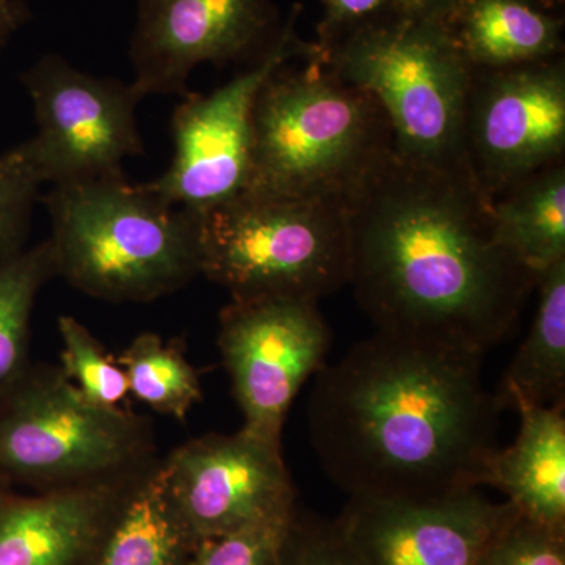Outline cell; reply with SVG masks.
I'll return each mask as SVG.
<instances>
[{"label": "cell", "instance_id": "cell-1", "mask_svg": "<svg viewBox=\"0 0 565 565\" xmlns=\"http://www.w3.org/2000/svg\"><path fill=\"white\" fill-rule=\"evenodd\" d=\"M351 278L375 332L486 355L537 277L498 243L475 181L396 154L349 200Z\"/></svg>", "mask_w": 565, "mask_h": 565}, {"label": "cell", "instance_id": "cell-2", "mask_svg": "<svg viewBox=\"0 0 565 565\" xmlns=\"http://www.w3.org/2000/svg\"><path fill=\"white\" fill-rule=\"evenodd\" d=\"M484 355L375 332L318 374L311 444L349 498L426 500L479 490L500 449Z\"/></svg>", "mask_w": 565, "mask_h": 565}, {"label": "cell", "instance_id": "cell-3", "mask_svg": "<svg viewBox=\"0 0 565 565\" xmlns=\"http://www.w3.org/2000/svg\"><path fill=\"white\" fill-rule=\"evenodd\" d=\"M291 63V62H289ZM274 71L252 111V177L245 192L348 204L393 154L384 110L349 84L322 51Z\"/></svg>", "mask_w": 565, "mask_h": 565}, {"label": "cell", "instance_id": "cell-4", "mask_svg": "<svg viewBox=\"0 0 565 565\" xmlns=\"http://www.w3.org/2000/svg\"><path fill=\"white\" fill-rule=\"evenodd\" d=\"M55 275L104 302H152L184 288L200 269L199 215L167 203L125 174L52 185Z\"/></svg>", "mask_w": 565, "mask_h": 565}, {"label": "cell", "instance_id": "cell-5", "mask_svg": "<svg viewBox=\"0 0 565 565\" xmlns=\"http://www.w3.org/2000/svg\"><path fill=\"white\" fill-rule=\"evenodd\" d=\"M321 50L338 76L382 107L397 158L476 182L465 132L475 70L445 21L422 10L388 11Z\"/></svg>", "mask_w": 565, "mask_h": 565}, {"label": "cell", "instance_id": "cell-6", "mask_svg": "<svg viewBox=\"0 0 565 565\" xmlns=\"http://www.w3.org/2000/svg\"><path fill=\"white\" fill-rule=\"evenodd\" d=\"M196 215L202 277L232 300L318 302L349 285L345 203L244 192Z\"/></svg>", "mask_w": 565, "mask_h": 565}, {"label": "cell", "instance_id": "cell-7", "mask_svg": "<svg viewBox=\"0 0 565 565\" xmlns=\"http://www.w3.org/2000/svg\"><path fill=\"white\" fill-rule=\"evenodd\" d=\"M156 460L148 419L88 403L58 366L29 367L0 396V484L35 492L98 484Z\"/></svg>", "mask_w": 565, "mask_h": 565}, {"label": "cell", "instance_id": "cell-8", "mask_svg": "<svg viewBox=\"0 0 565 565\" xmlns=\"http://www.w3.org/2000/svg\"><path fill=\"white\" fill-rule=\"evenodd\" d=\"M299 11L292 10L273 46L228 84L210 95L182 96L172 120V163L158 180L147 182L167 203L203 214L247 191L252 111L259 88L286 63L321 52L318 43L297 35Z\"/></svg>", "mask_w": 565, "mask_h": 565}, {"label": "cell", "instance_id": "cell-9", "mask_svg": "<svg viewBox=\"0 0 565 565\" xmlns=\"http://www.w3.org/2000/svg\"><path fill=\"white\" fill-rule=\"evenodd\" d=\"M35 110L29 139L44 184L62 185L122 174V162L143 152L132 84L99 77L57 54L20 76Z\"/></svg>", "mask_w": 565, "mask_h": 565}, {"label": "cell", "instance_id": "cell-10", "mask_svg": "<svg viewBox=\"0 0 565 565\" xmlns=\"http://www.w3.org/2000/svg\"><path fill=\"white\" fill-rule=\"evenodd\" d=\"M217 345L243 412L241 429L282 446L294 399L326 366L330 332L318 302L288 297L232 300L218 315Z\"/></svg>", "mask_w": 565, "mask_h": 565}, {"label": "cell", "instance_id": "cell-11", "mask_svg": "<svg viewBox=\"0 0 565 565\" xmlns=\"http://www.w3.org/2000/svg\"><path fill=\"white\" fill-rule=\"evenodd\" d=\"M465 132L475 180L489 200L564 161L563 57L475 70Z\"/></svg>", "mask_w": 565, "mask_h": 565}, {"label": "cell", "instance_id": "cell-12", "mask_svg": "<svg viewBox=\"0 0 565 565\" xmlns=\"http://www.w3.org/2000/svg\"><path fill=\"white\" fill-rule=\"evenodd\" d=\"M161 462L170 497L199 542L297 508L282 446L243 429L192 438Z\"/></svg>", "mask_w": 565, "mask_h": 565}, {"label": "cell", "instance_id": "cell-13", "mask_svg": "<svg viewBox=\"0 0 565 565\" xmlns=\"http://www.w3.org/2000/svg\"><path fill=\"white\" fill-rule=\"evenodd\" d=\"M270 0H139L129 57L134 90L189 95L203 63L258 61L280 35Z\"/></svg>", "mask_w": 565, "mask_h": 565}, {"label": "cell", "instance_id": "cell-14", "mask_svg": "<svg viewBox=\"0 0 565 565\" xmlns=\"http://www.w3.org/2000/svg\"><path fill=\"white\" fill-rule=\"evenodd\" d=\"M514 505L479 490L426 498H349L338 527L360 565H476Z\"/></svg>", "mask_w": 565, "mask_h": 565}, {"label": "cell", "instance_id": "cell-15", "mask_svg": "<svg viewBox=\"0 0 565 565\" xmlns=\"http://www.w3.org/2000/svg\"><path fill=\"white\" fill-rule=\"evenodd\" d=\"M134 476L31 494L0 484V565H84Z\"/></svg>", "mask_w": 565, "mask_h": 565}, {"label": "cell", "instance_id": "cell-16", "mask_svg": "<svg viewBox=\"0 0 565 565\" xmlns=\"http://www.w3.org/2000/svg\"><path fill=\"white\" fill-rule=\"evenodd\" d=\"M520 429L514 444L494 452L487 487L530 522L565 533L564 404L515 403Z\"/></svg>", "mask_w": 565, "mask_h": 565}, {"label": "cell", "instance_id": "cell-17", "mask_svg": "<svg viewBox=\"0 0 565 565\" xmlns=\"http://www.w3.org/2000/svg\"><path fill=\"white\" fill-rule=\"evenodd\" d=\"M196 545L156 460L122 489L84 565H188Z\"/></svg>", "mask_w": 565, "mask_h": 565}, {"label": "cell", "instance_id": "cell-18", "mask_svg": "<svg viewBox=\"0 0 565 565\" xmlns=\"http://www.w3.org/2000/svg\"><path fill=\"white\" fill-rule=\"evenodd\" d=\"M445 24L473 70L559 57L564 20L537 0H460Z\"/></svg>", "mask_w": 565, "mask_h": 565}, {"label": "cell", "instance_id": "cell-19", "mask_svg": "<svg viewBox=\"0 0 565 565\" xmlns=\"http://www.w3.org/2000/svg\"><path fill=\"white\" fill-rule=\"evenodd\" d=\"M498 243L539 277L565 259V166L553 163L490 200Z\"/></svg>", "mask_w": 565, "mask_h": 565}, {"label": "cell", "instance_id": "cell-20", "mask_svg": "<svg viewBox=\"0 0 565 565\" xmlns=\"http://www.w3.org/2000/svg\"><path fill=\"white\" fill-rule=\"evenodd\" d=\"M537 308L525 341L503 375L497 397L501 407L565 401V259L537 277Z\"/></svg>", "mask_w": 565, "mask_h": 565}, {"label": "cell", "instance_id": "cell-21", "mask_svg": "<svg viewBox=\"0 0 565 565\" xmlns=\"http://www.w3.org/2000/svg\"><path fill=\"white\" fill-rule=\"evenodd\" d=\"M50 239L0 263V396L28 373L36 296L55 278Z\"/></svg>", "mask_w": 565, "mask_h": 565}, {"label": "cell", "instance_id": "cell-22", "mask_svg": "<svg viewBox=\"0 0 565 565\" xmlns=\"http://www.w3.org/2000/svg\"><path fill=\"white\" fill-rule=\"evenodd\" d=\"M128 377L129 394L156 414L184 422L203 397L200 374L185 359L180 343H166L145 332L115 356Z\"/></svg>", "mask_w": 565, "mask_h": 565}, {"label": "cell", "instance_id": "cell-23", "mask_svg": "<svg viewBox=\"0 0 565 565\" xmlns=\"http://www.w3.org/2000/svg\"><path fill=\"white\" fill-rule=\"evenodd\" d=\"M62 338L61 371L88 403L102 408H121L129 394L128 377L115 356L95 334L71 316L57 322Z\"/></svg>", "mask_w": 565, "mask_h": 565}, {"label": "cell", "instance_id": "cell-24", "mask_svg": "<svg viewBox=\"0 0 565 565\" xmlns=\"http://www.w3.org/2000/svg\"><path fill=\"white\" fill-rule=\"evenodd\" d=\"M41 184L31 141L0 154V263L24 250Z\"/></svg>", "mask_w": 565, "mask_h": 565}, {"label": "cell", "instance_id": "cell-25", "mask_svg": "<svg viewBox=\"0 0 565 565\" xmlns=\"http://www.w3.org/2000/svg\"><path fill=\"white\" fill-rule=\"evenodd\" d=\"M296 509L291 514L200 541L188 565H278Z\"/></svg>", "mask_w": 565, "mask_h": 565}, {"label": "cell", "instance_id": "cell-26", "mask_svg": "<svg viewBox=\"0 0 565 565\" xmlns=\"http://www.w3.org/2000/svg\"><path fill=\"white\" fill-rule=\"evenodd\" d=\"M476 565H565V533L530 522L515 509Z\"/></svg>", "mask_w": 565, "mask_h": 565}, {"label": "cell", "instance_id": "cell-27", "mask_svg": "<svg viewBox=\"0 0 565 565\" xmlns=\"http://www.w3.org/2000/svg\"><path fill=\"white\" fill-rule=\"evenodd\" d=\"M278 565H360L334 520L294 512Z\"/></svg>", "mask_w": 565, "mask_h": 565}, {"label": "cell", "instance_id": "cell-28", "mask_svg": "<svg viewBox=\"0 0 565 565\" xmlns=\"http://www.w3.org/2000/svg\"><path fill=\"white\" fill-rule=\"evenodd\" d=\"M323 18L319 25V46H327L338 35L360 22L388 11L419 10L418 0H322Z\"/></svg>", "mask_w": 565, "mask_h": 565}, {"label": "cell", "instance_id": "cell-29", "mask_svg": "<svg viewBox=\"0 0 565 565\" xmlns=\"http://www.w3.org/2000/svg\"><path fill=\"white\" fill-rule=\"evenodd\" d=\"M29 18L31 13L21 0H0V47L9 43Z\"/></svg>", "mask_w": 565, "mask_h": 565}, {"label": "cell", "instance_id": "cell-30", "mask_svg": "<svg viewBox=\"0 0 565 565\" xmlns=\"http://www.w3.org/2000/svg\"><path fill=\"white\" fill-rule=\"evenodd\" d=\"M460 0H418L419 10L437 20L445 21Z\"/></svg>", "mask_w": 565, "mask_h": 565}, {"label": "cell", "instance_id": "cell-31", "mask_svg": "<svg viewBox=\"0 0 565 565\" xmlns=\"http://www.w3.org/2000/svg\"><path fill=\"white\" fill-rule=\"evenodd\" d=\"M537 2L542 3L546 9L559 11V9H563L565 0H537Z\"/></svg>", "mask_w": 565, "mask_h": 565}]
</instances>
